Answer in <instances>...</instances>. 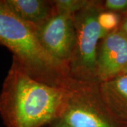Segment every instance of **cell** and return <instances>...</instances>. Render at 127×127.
Returning a JSON list of instances; mask_svg holds the SVG:
<instances>
[{"label":"cell","instance_id":"cell-12","mask_svg":"<svg viewBox=\"0 0 127 127\" xmlns=\"http://www.w3.org/2000/svg\"><path fill=\"white\" fill-rule=\"evenodd\" d=\"M119 29H120L121 31H122L123 32H124L127 34V13L122 15V21H121V24L119 26Z\"/></svg>","mask_w":127,"mask_h":127},{"label":"cell","instance_id":"cell-9","mask_svg":"<svg viewBox=\"0 0 127 127\" xmlns=\"http://www.w3.org/2000/svg\"><path fill=\"white\" fill-rule=\"evenodd\" d=\"M122 16L111 11L102 10L98 15V22L102 31L107 35L119 29Z\"/></svg>","mask_w":127,"mask_h":127},{"label":"cell","instance_id":"cell-1","mask_svg":"<svg viewBox=\"0 0 127 127\" xmlns=\"http://www.w3.org/2000/svg\"><path fill=\"white\" fill-rule=\"evenodd\" d=\"M67 88L31 77L12 60L0 93V115L6 127H43L59 120Z\"/></svg>","mask_w":127,"mask_h":127},{"label":"cell","instance_id":"cell-7","mask_svg":"<svg viewBox=\"0 0 127 127\" xmlns=\"http://www.w3.org/2000/svg\"><path fill=\"white\" fill-rule=\"evenodd\" d=\"M100 97L114 119L127 127V73L97 83Z\"/></svg>","mask_w":127,"mask_h":127},{"label":"cell","instance_id":"cell-14","mask_svg":"<svg viewBox=\"0 0 127 127\" xmlns=\"http://www.w3.org/2000/svg\"><path fill=\"white\" fill-rule=\"evenodd\" d=\"M126 73H127V72H126Z\"/></svg>","mask_w":127,"mask_h":127},{"label":"cell","instance_id":"cell-8","mask_svg":"<svg viewBox=\"0 0 127 127\" xmlns=\"http://www.w3.org/2000/svg\"><path fill=\"white\" fill-rule=\"evenodd\" d=\"M4 2L15 15L36 30L55 13L53 0H4Z\"/></svg>","mask_w":127,"mask_h":127},{"label":"cell","instance_id":"cell-11","mask_svg":"<svg viewBox=\"0 0 127 127\" xmlns=\"http://www.w3.org/2000/svg\"><path fill=\"white\" fill-rule=\"evenodd\" d=\"M102 10L120 15L127 13V0H105L101 1Z\"/></svg>","mask_w":127,"mask_h":127},{"label":"cell","instance_id":"cell-4","mask_svg":"<svg viewBox=\"0 0 127 127\" xmlns=\"http://www.w3.org/2000/svg\"><path fill=\"white\" fill-rule=\"evenodd\" d=\"M97 83L72 80L67 87L65 104L59 120L68 127H125L105 106Z\"/></svg>","mask_w":127,"mask_h":127},{"label":"cell","instance_id":"cell-13","mask_svg":"<svg viewBox=\"0 0 127 127\" xmlns=\"http://www.w3.org/2000/svg\"><path fill=\"white\" fill-rule=\"evenodd\" d=\"M50 127H68L66 125H65L62 122H61L60 120H57L54 123H52Z\"/></svg>","mask_w":127,"mask_h":127},{"label":"cell","instance_id":"cell-10","mask_svg":"<svg viewBox=\"0 0 127 127\" xmlns=\"http://www.w3.org/2000/svg\"><path fill=\"white\" fill-rule=\"evenodd\" d=\"M91 0H53L55 11L75 16V14L90 4Z\"/></svg>","mask_w":127,"mask_h":127},{"label":"cell","instance_id":"cell-3","mask_svg":"<svg viewBox=\"0 0 127 127\" xmlns=\"http://www.w3.org/2000/svg\"><path fill=\"white\" fill-rule=\"evenodd\" d=\"M102 10L101 1L90 4L74 16L76 40L68 64V75L73 81L97 83V55L100 42L107 36L98 22Z\"/></svg>","mask_w":127,"mask_h":127},{"label":"cell","instance_id":"cell-2","mask_svg":"<svg viewBox=\"0 0 127 127\" xmlns=\"http://www.w3.org/2000/svg\"><path fill=\"white\" fill-rule=\"evenodd\" d=\"M0 45L7 47L23 71L50 86L67 88L72 81L63 64L44 48L37 30L12 12L0 0Z\"/></svg>","mask_w":127,"mask_h":127},{"label":"cell","instance_id":"cell-5","mask_svg":"<svg viewBox=\"0 0 127 127\" xmlns=\"http://www.w3.org/2000/svg\"><path fill=\"white\" fill-rule=\"evenodd\" d=\"M37 32L44 48L68 70L76 40L74 16L55 11Z\"/></svg>","mask_w":127,"mask_h":127},{"label":"cell","instance_id":"cell-6","mask_svg":"<svg viewBox=\"0 0 127 127\" xmlns=\"http://www.w3.org/2000/svg\"><path fill=\"white\" fill-rule=\"evenodd\" d=\"M127 71V34L117 29L100 42L97 55V82L105 81Z\"/></svg>","mask_w":127,"mask_h":127}]
</instances>
